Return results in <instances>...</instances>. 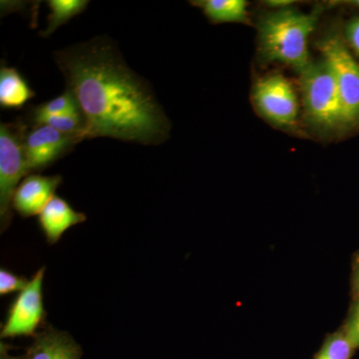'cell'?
I'll return each mask as SVG.
<instances>
[{
	"mask_svg": "<svg viewBox=\"0 0 359 359\" xmlns=\"http://www.w3.org/2000/svg\"><path fill=\"white\" fill-rule=\"evenodd\" d=\"M84 118V140L109 137L142 145L169 138L171 123L150 85L130 69L108 37L53 53Z\"/></svg>",
	"mask_w": 359,
	"mask_h": 359,
	"instance_id": "obj_1",
	"label": "cell"
},
{
	"mask_svg": "<svg viewBox=\"0 0 359 359\" xmlns=\"http://www.w3.org/2000/svg\"><path fill=\"white\" fill-rule=\"evenodd\" d=\"M321 11L311 13L292 8L271 11L259 21V49L266 62H278L302 72L311 65L309 39L318 25Z\"/></svg>",
	"mask_w": 359,
	"mask_h": 359,
	"instance_id": "obj_2",
	"label": "cell"
},
{
	"mask_svg": "<svg viewBox=\"0 0 359 359\" xmlns=\"http://www.w3.org/2000/svg\"><path fill=\"white\" fill-rule=\"evenodd\" d=\"M299 74L304 118L309 124L323 132L344 128L339 88L327 61H311Z\"/></svg>",
	"mask_w": 359,
	"mask_h": 359,
	"instance_id": "obj_3",
	"label": "cell"
},
{
	"mask_svg": "<svg viewBox=\"0 0 359 359\" xmlns=\"http://www.w3.org/2000/svg\"><path fill=\"white\" fill-rule=\"evenodd\" d=\"M28 127L22 120L0 125V221L6 231L13 219L16 189L28 172L25 142Z\"/></svg>",
	"mask_w": 359,
	"mask_h": 359,
	"instance_id": "obj_4",
	"label": "cell"
},
{
	"mask_svg": "<svg viewBox=\"0 0 359 359\" xmlns=\"http://www.w3.org/2000/svg\"><path fill=\"white\" fill-rule=\"evenodd\" d=\"M316 44L334 73L344 110V128L356 126L359 124L358 61L346 41L334 33L323 37Z\"/></svg>",
	"mask_w": 359,
	"mask_h": 359,
	"instance_id": "obj_5",
	"label": "cell"
},
{
	"mask_svg": "<svg viewBox=\"0 0 359 359\" xmlns=\"http://www.w3.org/2000/svg\"><path fill=\"white\" fill-rule=\"evenodd\" d=\"M252 95L259 114L271 124L289 128L297 123L299 98L287 77L273 73L259 78L252 87Z\"/></svg>",
	"mask_w": 359,
	"mask_h": 359,
	"instance_id": "obj_6",
	"label": "cell"
},
{
	"mask_svg": "<svg viewBox=\"0 0 359 359\" xmlns=\"http://www.w3.org/2000/svg\"><path fill=\"white\" fill-rule=\"evenodd\" d=\"M44 275L45 266H42L30 278L27 287L14 299L2 325V339L36 334L37 328L46 318L43 304Z\"/></svg>",
	"mask_w": 359,
	"mask_h": 359,
	"instance_id": "obj_7",
	"label": "cell"
},
{
	"mask_svg": "<svg viewBox=\"0 0 359 359\" xmlns=\"http://www.w3.org/2000/svg\"><path fill=\"white\" fill-rule=\"evenodd\" d=\"M83 141L81 135L66 134L45 125H34L25 137L26 166L29 174L47 169Z\"/></svg>",
	"mask_w": 359,
	"mask_h": 359,
	"instance_id": "obj_8",
	"label": "cell"
},
{
	"mask_svg": "<svg viewBox=\"0 0 359 359\" xmlns=\"http://www.w3.org/2000/svg\"><path fill=\"white\" fill-rule=\"evenodd\" d=\"M62 184L60 175L43 176L33 173L21 181L14 193L13 209L22 218L39 216Z\"/></svg>",
	"mask_w": 359,
	"mask_h": 359,
	"instance_id": "obj_9",
	"label": "cell"
},
{
	"mask_svg": "<svg viewBox=\"0 0 359 359\" xmlns=\"http://www.w3.org/2000/svg\"><path fill=\"white\" fill-rule=\"evenodd\" d=\"M25 359H80L82 348L68 332L47 327L33 337Z\"/></svg>",
	"mask_w": 359,
	"mask_h": 359,
	"instance_id": "obj_10",
	"label": "cell"
},
{
	"mask_svg": "<svg viewBox=\"0 0 359 359\" xmlns=\"http://www.w3.org/2000/svg\"><path fill=\"white\" fill-rule=\"evenodd\" d=\"M86 216L71 207L63 198L54 196L39 215V224L49 245H54L73 226L84 223Z\"/></svg>",
	"mask_w": 359,
	"mask_h": 359,
	"instance_id": "obj_11",
	"label": "cell"
},
{
	"mask_svg": "<svg viewBox=\"0 0 359 359\" xmlns=\"http://www.w3.org/2000/svg\"><path fill=\"white\" fill-rule=\"evenodd\" d=\"M35 92L20 71L2 65L0 68V105L4 109H21Z\"/></svg>",
	"mask_w": 359,
	"mask_h": 359,
	"instance_id": "obj_12",
	"label": "cell"
},
{
	"mask_svg": "<svg viewBox=\"0 0 359 359\" xmlns=\"http://www.w3.org/2000/svg\"><path fill=\"white\" fill-rule=\"evenodd\" d=\"M192 6L199 7L214 25L243 23L250 25L247 1L245 0H195Z\"/></svg>",
	"mask_w": 359,
	"mask_h": 359,
	"instance_id": "obj_13",
	"label": "cell"
},
{
	"mask_svg": "<svg viewBox=\"0 0 359 359\" xmlns=\"http://www.w3.org/2000/svg\"><path fill=\"white\" fill-rule=\"evenodd\" d=\"M46 4L50 13L47 16L48 26L40 32L44 39L50 36L57 28L66 25L75 16L84 13L90 2L87 0H48Z\"/></svg>",
	"mask_w": 359,
	"mask_h": 359,
	"instance_id": "obj_14",
	"label": "cell"
},
{
	"mask_svg": "<svg viewBox=\"0 0 359 359\" xmlns=\"http://www.w3.org/2000/svg\"><path fill=\"white\" fill-rule=\"evenodd\" d=\"M354 348L341 327L332 334H328L323 340L320 351L314 354L313 359H351Z\"/></svg>",
	"mask_w": 359,
	"mask_h": 359,
	"instance_id": "obj_15",
	"label": "cell"
},
{
	"mask_svg": "<svg viewBox=\"0 0 359 359\" xmlns=\"http://www.w3.org/2000/svg\"><path fill=\"white\" fill-rule=\"evenodd\" d=\"M32 121L33 126L34 125H45V126L51 127L62 133L81 135L84 140L85 122L81 112L39 116V117H32Z\"/></svg>",
	"mask_w": 359,
	"mask_h": 359,
	"instance_id": "obj_16",
	"label": "cell"
},
{
	"mask_svg": "<svg viewBox=\"0 0 359 359\" xmlns=\"http://www.w3.org/2000/svg\"><path fill=\"white\" fill-rule=\"evenodd\" d=\"M76 99L70 91L66 90L56 98L51 99L47 102L34 106L30 112V118L39 117V116L66 114V113H79Z\"/></svg>",
	"mask_w": 359,
	"mask_h": 359,
	"instance_id": "obj_17",
	"label": "cell"
},
{
	"mask_svg": "<svg viewBox=\"0 0 359 359\" xmlns=\"http://www.w3.org/2000/svg\"><path fill=\"white\" fill-rule=\"evenodd\" d=\"M29 280L18 276L6 268L0 269V295L20 292L27 287Z\"/></svg>",
	"mask_w": 359,
	"mask_h": 359,
	"instance_id": "obj_18",
	"label": "cell"
},
{
	"mask_svg": "<svg viewBox=\"0 0 359 359\" xmlns=\"http://www.w3.org/2000/svg\"><path fill=\"white\" fill-rule=\"evenodd\" d=\"M354 348L359 349V302H353L341 327Z\"/></svg>",
	"mask_w": 359,
	"mask_h": 359,
	"instance_id": "obj_19",
	"label": "cell"
},
{
	"mask_svg": "<svg viewBox=\"0 0 359 359\" xmlns=\"http://www.w3.org/2000/svg\"><path fill=\"white\" fill-rule=\"evenodd\" d=\"M346 43L359 58V18H354L347 23Z\"/></svg>",
	"mask_w": 359,
	"mask_h": 359,
	"instance_id": "obj_20",
	"label": "cell"
},
{
	"mask_svg": "<svg viewBox=\"0 0 359 359\" xmlns=\"http://www.w3.org/2000/svg\"><path fill=\"white\" fill-rule=\"evenodd\" d=\"M351 290H353V302H359V252L355 255L353 262Z\"/></svg>",
	"mask_w": 359,
	"mask_h": 359,
	"instance_id": "obj_21",
	"label": "cell"
},
{
	"mask_svg": "<svg viewBox=\"0 0 359 359\" xmlns=\"http://www.w3.org/2000/svg\"><path fill=\"white\" fill-rule=\"evenodd\" d=\"M294 4V1H292V0H269V1H266V6L278 8V9L287 8Z\"/></svg>",
	"mask_w": 359,
	"mask_h": 359,
	"instance_id": "obj_22",
	"label": "cell"
},
{
	"mask_svg": "<svg viewBox=\"0 0 359 359\" xmlns=\"http://www.w3.org/2000/svg\"><path fill=\"white\" fill-rule=\"evenodd\" d=\"M8 344H4V342L1 341V344H0V359H25V355H21V356H11L9 355L8 353V349H9Z\"/></svg>",
	"mask_w": 359,
	"mask_h": 359,
	"instance_id": "obj_23",
	"label": "cell"
},
{
	"mask_svg": "<svg viewBox=\"0 0 359 359\" xmlns=\"http://www.w3.org/2000/svg\"><path fill=\"white\" fill-rule=\"evenodd\" d=\"M341 4H347L349 6L358 7L359 8V0H351V1H344Z\"/></svg>",
	"mask_w": 359,
	"mask_h": 359,
	"instance_id": "obj_24",
	"label": "cell"
}]
</instances>
